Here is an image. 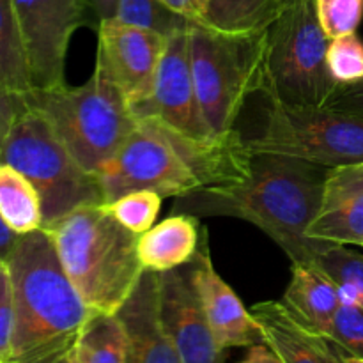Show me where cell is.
<instances>
[{
  "label": "cell",
  "mask_w": 363,
  "mask_h": 363,
  "mask_svg": "<svg viewBox=\"0 0 363 363\" xmlns=\"http://www.w3.org/2000/svg\"><path fill=\"white\" fill-rule=\"evenodd\" d=\"M326 167L279 155H254L252 172L241 183L206 186L176 197L174 213L234 216L259 227L287 254L293 264H311L332 243L312 240L325 188Z\"/></svg>",
  "instance_id": "cell-1"
},
{
  "label": "cell",
  "mask_w": 363,
  "mask_h": 363,
  "mask_svg": "<svg viewBox=\"0 0 363 363\" xmlns=\"http://www.w3.org/2000/svg\"><path fill=\"white\" fill-rule=\"evenodd\" d=\"M252 163L254 152L238 130L195 138L145 117L137 119L133 133L96 176L110 204L135 190L176 199L199 188L241 183L250 176Z\"/></svg>",
  "instance_id": "cell-2"
},
{
  "label": "cell",
  "mask_w": 363,
  "mask_h": 363,
  "mask_svg": "<svg viewBox=\"0 0 363 363\" xmlns=\"http://www.w3.org/2000/svg\"><path fill=\"white\" fill-rule=\"evenodd\" d=\"M7 266L14 291L11 360L66 363L94 312L64 272L48 230L21 234Z\"/></svg>",
  "instance_id": "cell-3"
},
{
  "label": "cell",
  "mask_w": 363,
  "mask_h": 363,
  "mask_svg": "<svg viewBox=\"0 0 363 363\" xmlns=\"http://www.w3.org/2000/svg\"><path fill=\"white\" fill-rule=\"evenodd\" d=\"M46 230L87 307L116 314L145 272L138 257L140 236L121 225L106 206L74 209Z\"/></svg>",
  "instance_id": "cell-4"
},
{
  "label": "cell",
  "mask_w": 363,
  "mask_h": 363,
  "mask_svg": "<svg viewBox=\"0 0 363 363\" xmlns=\"http://www.w3.org/2000/svg\"><path fill=\"white\" fill-rule=\"evenodd\" d=\"M25 101L46 117L78 165L94 176L137 128L126 99L99 64L84 85L30 89Z\"/></svg>",
  "instance_id": "cell-5"
},
{
  "label": "cell",
  "mask_w": 363,
  "mask_h": 363,
  "mask_svg": "<svg viewBox=\"0 0 363 363\" xmlns=\"http://www.w3.org/2000/svg\"><path fill=\"white\" fill-rule=\"evenodd\" d=\"M268 28L225 34L190 20L188 45L202 119L213 137L234 131L245 101L262 89Z\"/></svg>",
  "instance_id": "cell-6"
},
{
  "label": "cell",
  "mask_w": 363,
  "mask_h": 363,
  "mask_svg": "<svg viewBox=\"0 0 363 363\" xmlns=\"http://www.w3.org/2000/svg\"><path fill=\"white\" fill-rule=\"evenodd\" d=\"M330 38L314 0H287L268 27L261 92L268 101L293 106H326L339 82L326 62Z\"/></svg>",
  "instance_id": "cell-7"
},
{
  "label": "cell",
  "mask_w": 363,
  "mask_h": 363,
  "mask_svg": "<svg viewBox=\"0 0 363 363\" xmlns=\"http://www.w3.org/2000/svg\"><path fill=\"white\" fill-rule=\"evenodd\" d=\"M0 163L14 167L34 184L43 206V229L78 208L106 204L98 176L78 165L46 117L30 105L11 126Z\"/></svg>",
  "instance_id": "cell-8"
},
{
  "label": "cell",
  "mask_w": 363,
  "mask_h": 363,
  "mask_svg": "<svg viewBox=\"0 0 363 363\" xmlns=\"http://www.w3.org/2000/svg\"><path fill=\"white\" fill-rule=\"evenodd\" d=\"M254 155H279L314 165L363 163V117L328 106L269 101L261 133L247 138Z\"/></svg>",
  "instance_id": "cell-9"
},
{
  "label": "cell",
  "mask_w": 363,
  "mask_h": 363,
  "mask_svg": "<svg viewBox=\"0 0 363 363\" xmlns=\"http://www.w3.org/2000/svg\"><path fill=\"white\" fill-rule=\"evenodd\" d=\"M32 89L64 84L71 35L85 23V0H13Z\"/></svg>",
  "instance_id": "cell-10"
},
{
  "label": "cell",
  "mask_w": 363,
  "mask_h": 363,
  "mask_svg": "<svg viewBox=\"0 0 363 363\" xmlns=\"http://www.w3.org/2000/svg\"><path fill=\"white\" fill-rule=\"evenodd\" d=\"M165 45V35L117 18L98 23L96 64L116 84L130 110L151 96Z\"/></svg>",
  "instance_id": "cell-11"
},
{
  "label": "cell",
  "mask_w": 363,
  "mask_h": 363,
  "mask_svg": "<svg viewBox=\"0 0 363 363\" xmlns=\"http://www.w3.org/2000/svg\"><path fill=\"white\" fill-rule=\"evenodd\" d=\"M188 25L167 38L151 96L133 106L131 113L135 119L151 117L184 135L208 138L213 135L206 128L195 92L190 45H188Z\"/></svg>",
  "instance_id": "cell-12"
},
{
  "label": "cell",
  "mask_w": 363,
  "mask_h": 363,
  "mask_svg": "<svg viewBox=\"0 0 363 363\" xmlns=\"http://www.w3.org/2000/svg\"><path fill=\"white\" fill-rule=\"evenodd\" d=\"M160 319L184 363H225L194 282L191 262L158 273Z\"/></svg>",
  "instance_id": "cell-13"
},
{
  "label": "cell",
  "mask_w": 363,
  "mask_h": 363,
  "mask_svg": "<svg viewBox=\"0 0 363 363\" xmlns=\"http://www.w3.org/2000/svg\"><path fill=\"white\" fill-rule=\"evenodd\" d=\"M208 234L202 230L201 248L191 261L194 282L201 296L206 318L223 350L230 347H250L264 342L261 326L250 311L230 289L229 284L218 275L209 255Z\"/></svg>",
  "instance_id": "cell-14"
},
{
  "label": "cell",
  "mask_w": 363,
  "mask_h": 363,
  "mask_svg": "<svg viewBox=\"0 0 363 363\" xmlns=\"http://www.w3.org/2000/svg\"><path fill=\"white\" fill-rule=\"evenodd\" d=\"M312 240L363 245V163L328 170L321 204L307 229Z\"/></svg>",
  "instance_id": "cell-15"
},
{
  "label": "cell",
  "mask_w": 363,
  "mask_h": 363,
  "mask_svg": "<svg viewBox=\"0 0 363 363\" xmlns=\"http://www.w3.org/2000/svg\"><path fill=\"white\" fill-rule=\"evenodd\" d=\"M116 315L126 333V363H184L160 319L158 273H142Z\"/></svg>",
  "instance_id": "cell-16"
},
{
  "label": "cell",
  "mask_w": 363,
  "mask_h": 363,
  "mask_svg": "<svg viewBox=\"0 0 363 363\" xmlns=\"http://www.w3.org/2000/svg\"><path fill=\"white\" fill-rule=\"evenodd\" d=\"M264 342L284 363H347L335 344L305 325L282 301H261L252 307Z\"/></svg>",
  "instance_id": "cell-17"
},
{
  "label": "cell",
  "mask_w": 363,
  "mask_h": 363,
  "mask_svg": "<svg viewBox=\"0 0 363 363\" xmlns=\"http://www.w3.org/2000/svg\"><path fill=\"white\" fill-rule=\"evenodd\" d=\"M199 218L174 213L138 238V257L145 272L165 273L190 264L201 248Z\"/></svg>",
  "instance_id": "cell-18"
},
{
  "label": "cell",
  "mask_w": 363,
  "mask_h": 363,
  "mask_svg": "<svg viewBox=\"0 0 363 363\" xmlns=\"http://www.w3.org/2000/svg\"><path fill=\"white\" fill-rule=\"evenodd\" d=\"M282 303L307 326L326 337L342 298L337 284L312 264H293Z\"/></svg>",
  "instance_id": "cell-19"
},
{
  "label": "cell",
  "mask_w": 363,
  "mask_h": 363,
  "mask_svg": "<svg viewBox=\"0 0 363 363\" xmlns=\"http://www.w3.org/2000/svg\"><path fill=\"white\" fill-rule=\"evenodd\" d=\"M287 0H206L197 21L225 34L266 30L282 13Z\"/></svg>",
  "instance_id": "cell-20"
},
{
  "label": "cell",
  "mask_w": 363,
  "mask_h": 363,
  "mask_svg": "<svg viewBox=\"0 0 363 363\" xmlns=\"http://www.w3.org/2000/svg\"><path fill=\"white\" fill-rule=\"evenodd\" d=\"M0 216L20 236L43 229L38 190L20 170L7 163H0Z\"/></svg>",
  "instance_id": "cell-21"
},
{
  "label": "cell",
  "mask_w": 363,
  "mask_h": 363,
  "mask_svg": "<svg viewBox=\"0 0 363 363\" xmlns=\"http://www.w3.org/2000/svg\"><path fill=\"white\" fill-rule=\"evenodd\" d=\"M74 350L82 363H126L128 340L119 318L94 312Z\"/></svg>",
  "instance_id": "cell-22"
},
{
  "label": "cell",
  "mask_w": 363,
  "mask_h": 363,
  "mask_svg": "<svg viewBox=\"0 0 363 363\" xmlns=\"http://www.w3.org/2000/svg\"><path fill=\"white\" fill-rule=\"evenodd\" d=\"M0 66L4 82L18 92L32 89L23 35L13 0H0Z\"/></svg>",
  "instance_id": "cell-23"
},
{
  "label": "cell",
  "mask_w": 363,
  "mask_h": 363,
  "mask_svg": "<svg viewBox=\"0 0 363 363\" xmlns=\"http://www.w3.org/2000/svg\"><path fill=\"white\" fill-rule=\"evenodd\" d=\"M337 284L342 301L363 305V255L332 243L311 262Z\"/></svg>",
  "instance_id": "cell-24"
},
{
  "label": "cell",
  "mask_w": 363,
  "mask_h": 363,
  "mask_svg": "<svg viewBox=\"0 0 363 363\" xmlns=\"http://www.w3.org/2000/svg\"><path fill=\"white\" fill-rule=\"evenodd\" d=\"M116 18L128 25L158 32L165 38L190 23L186 16L174 13L162 0H119Z\"/></svg>",
  "instance_id": "cell-25"
},
{
  "label": "cell",
  "mask_w": 363,
  "mask_h": 363,
  "mask_svg": "<svg viewBox=\"0 0 363 363\" xmlns=\"http://www.w3.org/2000/svg\"><path fill=\"white\" fill-rule=\"evenodd\" d=\"M162 199V195L152 190H135L112 201L106 208L121 225L140 236L147 233L158 218Z\"/></svg>",
  "instance_id": "cell-26"
},
{
  "label": "cell",
  "mask_w": 363,
  "mask_h": 363,
  "mask_svg": "<svg viewBox=\"0 0 363 363\" xmlns=\"http://www.w3.org/2000/svg\"><path fill=\"white\" fill-rule=\"evenodd\" d=\"M326 337L346 357L363 360V305L342 301Z\"/></svg>",
  "instance_id": "cell-27"
},
{
  "label": "cell",
  "mask_w": 363,
  "mask_h": 363,
  "mask_svg": "<svg viewBox=\"0 0 363 363\" xmlns=\"http://www.w3.org/2000/svg\"><path fill=\"white\" fill-rule=\"evenodd\" d=\"M326 62L339 84H351L363 78V41L357 32L330 39Z\"/></svg>",
  "instance_id": "cell-28"
},
{
  "label": "cell",
  "mask_w": 363,
  "mask_h": 363,
  "mask_svg": "<svg viewBox=\"0 0 363 363\" xmlns=\"http://www.w3.org/2000/svg\"><path fill=\"white\" fill-rule=\"evenodd\" d=\"M319 23L330 39L357 32L363 18V0H314Z\"/></svg>",
  "instance_id": "cell-29"
},
{
  "label": "cell",
  "mask_w": 363,
  "mask_h": 363,
  "mask_svg": "<svg viewBox=\"0 0 363 363\" xmlns=\"http://www.w3.org/2000/svg\"><path fill=\"white\" fill-rule=\"evenodd\" d=\"M14 291L7 262L0 264V360L13 358Z\"/></svg>",
  "instance_id": "cell-30"
},
{
  "label": "cell",
  "mask_w": 363,
  "mask_h": 363,
  "mask_svg": "<svg viewBox=\"0 0 363 363\" xmlns=\"http://www.w3.org/2000/svg\"><path fill=\"white\" fill-rule=\"evenodd\" d=\"M25 106H27L25 92L14 91L0 80V152H2V145L9 135L11 126Z\"/></svg>",
  "instance_id": "cell-31"
},
{
  "label": "cell",
  "mask_w": 363,
  "mask_h": 363,
  "mask_svg": "<svg viewBox=\"0 0 363 363\" xmlns=\"http://www.w3.org/2000/svg\"><path fill=\"white\" fill-rule=\"evenodd\" d=\"M326 106L363 117V78L351 84H340Z\"/></svg>",
  "instance_id": "cell-32"
},
{
  "label": "cell",
  "mask_w": 363,
  "mask_h": 363,
  "mask_svg": "<svg viewBox=\"0 0 363 363\" xmlns=\"http://www.w3.org/2000/svg\"><path fill=\"white\" fill-rule=\"evenodd\" d=\"M162 2L174 13L186 16L188 20H199L204 11L206 0H162Z\"/></svg>",
  "instance_id": "cell-33"
},
{
  "label": "cell",
  "mask_w": 363,
  "mask_h": 363,
  "mask_svg": "<svg viewBox=\"0 0 363 363\" xmlns=\"http://www.w3.org/2000/svg\"><path fill=\"white\" fill-rule=\"evenodd\" d=\"M240 363H284V360L268 344L261 342L248 347L247 354H245V358Z\"/></svg>",
  "instance_id": "cell-34"
},
{
  "label": "cell",
  "mask_w": 363,
  "mask_h": 363,
  "mask_svg": "<svg viewBox=\"0 0 363 363\" xmlns=\"http://www.w3.org/2000/svg\"><path fill=\"white\" fill-rule=\"evenodd\" d=\"M87 9H91L96 23H101L105 20H112L117 16V7L119 0H85Z\"/></svg>",
  "instance_id": "cell-35"
},
{
  "label": "cell",
  "mask_w": 363,
  "mask_h": 363,
  "mask_svg": "<svg viewBox=\"0 0 363 363\" xmlns=\"http://www.w3.org/2000/svg\"><path fill=\"white\" fill-rule=\"evenodd\" d=\"M18 240H20V234L14 233V230L4 222L2 216H0V264H2V262H7V259L11 257Z\"/></svg>",
  "instance_id": "cell-36"
},
{
  "label": "cell",
  "mask_w": 363,
  "mask_h": 363,
  "mask_svg": "<svg viewBox=\"0 0 363 363\" xmlns=\"http://www.w3.org/2000/svg\"><path fill=\"white\" fill-rule=\"evenodd\" d=\"M66 363H82L80 357H78V353H77V350H73V351H71V354H69V357H67Z\"/></svg>",
  "instance_id": "cell-37"
},
{
  "label": "cell",
  "mask_w": 363,
  "mask_h": 363,
  "mask_svg": "<svg viewBox=\"0 0 363 363\" xmlns=\"http://www.w3.org/2000/svg\"><path fill=\"white\" fill-rule=\"evenodd\" d=\"M347 363H363V360H358V358H351V357H346Z\"/></svg>",
  "instance_id": "cell-38"
},
{
  "label": "cell",
  "mask_w": 363,
  "mask_h": 363,
  "mask_svg": "<svg viewBox=\"0 0 363 363\" xmlns=\"http://www.w3.org/2000/svg\"><path fill=\"white\" fill-rule=\"evenodd\" d=\"M0 80L4 82V73H2V66H0ZM4 84H6V82H4Z\"/></svg>",
  "instance_id": "cell-39"
},
{
  "label": "cell",
  "mask_w": 363,
  "mask_h": 363,
  "mask_svg": "<svg viewBox=\"0 0 363 363\" xmlns=\"http://www.w3.org/2000/svg\"><path fill=\"white\" fill-rule=\"evenodd\" d=\"M0 363H18V362H14V360H0Z\"/></svg>",
  "instance_id": "cell-40"
},
{
  "label": "cell",
  "mask_w": 363,
  "mask_h": 363,
  "mask_svg": "<svg viewBox=\"0 0 363 363\" xmlns=\"http://www.w3.org/2000/svg\"><path fill=\"white\" fill-rule=\"evenodd\" d=\"M362 248H363V245H362Z\"/></svg>",
  "instance_id": "cell-41"
}]
</instances>
